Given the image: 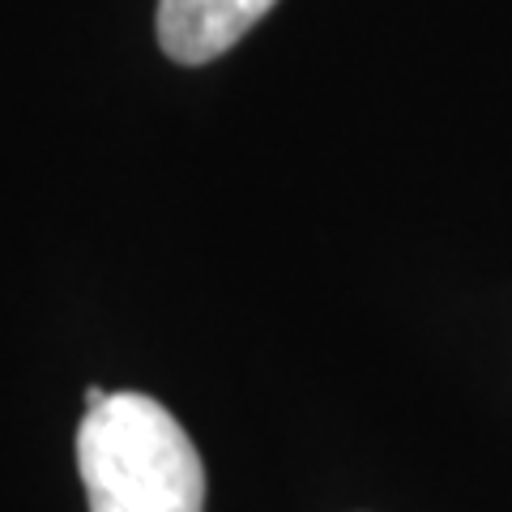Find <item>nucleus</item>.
<instances>
[{
  "label": "nucleus",
  "instance_id": "nucleus-1",
  "mask_svg": "<svg viewBox=\"0 0 512 512\" xmlns=\"http://www.w3.org/2000/svg\"><path fill=\"white\" fill-rule=\"evenodd\" d=\"M90 512H201L205 470L180 419L146 393H107L77 427Z\"/></svg>",
  "mask_w": 512,
  "mask_h": 512
},
{
  "label": "nucleus",
  "instance_id": "nucleus-2",
  "mask_svg": "<svg viewBox=\"0 0 512 512\" xmlns=\"http://www.w3.org/2000/svg\"><path fill=\"white\" fill-rule=\"evenodd\" d=\"M274 5L278 0H158V43L180 64H210Z\"/></svg>",
  "mask_w": 512,
  "mask_h": 512
}]
</instances>
